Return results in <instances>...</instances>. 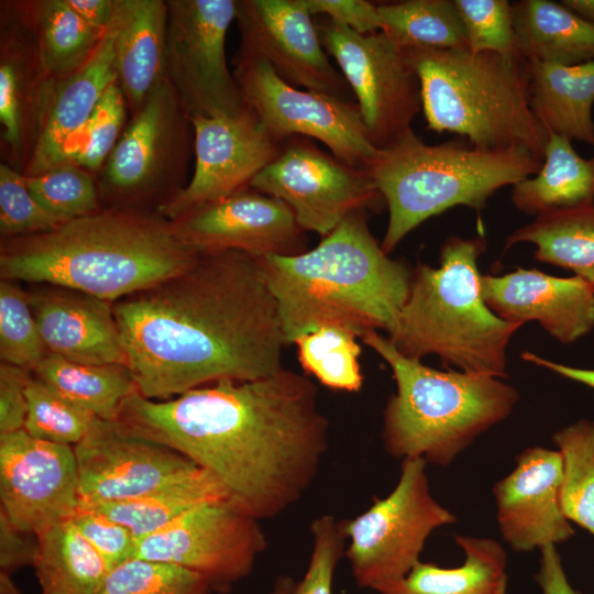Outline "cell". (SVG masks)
<instances>
[{
    "mask_svg": "<svg viewBox=\"0 0 594 594\" xmlns=\"http://www.w3.org/2000/svg\"><path fill=\"white\" fill-rule=\"evenodd\" d=\"M114 421L191 460L258 520L275 518L302 497L329 447V421L316 384L284 366L261 378L221 380L166 400L135 392Z\"/></svg>",
    "mask_w": 594,
    "mask_h": 594,
    "instance_id": "obj_1",
    "label": "cell"
},
{
    "mask_svg": "<svg viewBox=\"0 0 594 594\" xmlns=\"http://www.w3.org/2000/svg\"><path fill=\"white\" fill-rule=\"evenodd\" d=\"M136 392L166 400L221 380L283 367L287 345L256 258L200 253L183 272L112 302Z\"/></svg>",
    "mask_w": 594,
    "mask_h": 594,
    "instance_id": "obj_2",
    "label": "cell"
},
{
    "mask_svg": "<svg viewBox=\"0 0 594 594\" xmlns=\"http://www.w3.org/2000/svg\"><path fill=\"white\" fill-rule=\"evenodd\" d=\"M255 258L287 344L326 326L359 338L371 330L388 333L411 280V271L373 237L365 210L349 215L311 250Z\"/></svg>",
    "mask_w": 594,
    "mask_h": 594,
    "instance_id": "obj_3",
    "label": "cell"
},
{
    "mask_svg": "<svg viewBox=\"0 0 594 594\" xmlns=\"http://www.w3.org/2000/svg\"><path fill=\"white\" fill-rule=\"evenodd\" d=\"M200 253L172 221L103 211L12 238L1 248V279L55 285L114 302L189 267Z\"/></svg>",
    "mask_w": 594,
    "mask_h": 594,
    "instance_id": "obj_4",
    "label": "cell"
},
{
    "mask_svg": "<svg viewBox=\"0 0 594 594\" xmlns=\"http://www.w3.org/2000/svg\"><path fill=\"white\" fill-rule=\"evenodd\" d=\"M482 237H449L439 265L418 264L409 293L387 337L405 356L438 355L455 371L506 377V349L519 324L503 320L486 305L477 258Z\"/></svg>",
    "mask_w": 594,
    "mask_h": 594,
    "instance_id": "obj_5",
    "label": "cell"
},
{
    "mask_svg": "<svg viewBox=\"0 0 594 594\" xmlns=\"http://www.w3.org/2000/svg\"><path fill=\"white\" fill-rule=\"evenodd\" d=\"M360 339L388 364L396 383L382 427L384 449L393 458L449 466L479 436L506 419L519 399L502 378L439 371L407 358L376 330Z\"/></svg>",
    "mask_w": 594,
    "mask_h": 594,
    "instance_id": "obj_6",
    "label": "cell"
},
{
    "mask_svg": "<svg viewBox=\"0 0 594 594\" xmlns=\"http://www.w3.org/2000/svg\"><path fill=\"white\" fill-rule=\"evenodd\" d=\"M421 85L427 127L480 148L521 151L540 162L548 132L530 107L527 63L491 52L405 47Z\"/></svg>",
    "mask_w": 594,
    "mask_h": 594,
    "instance_id": "obj_7",
    "label": "cell"
},
{
    "mask_svg": "<svg viewBox=\"0 0 594 594\" xmlns=\"http://www.w3.org/2000/svg\"><path fill=\"white\" fill-rule=\"evenodd\" d=\"M542 162L521 151H492L469 142L425 143L413 130L367 166L388 209L382 249L389 254L427 219L455 206L481 210L499 189L538 173Z\"/></svg>",
    "mask_w": 594,
    "mask_h": 594,
    "instance_id": "obj_8",
    "label": "cell"
},
{
    "mask_svg": "<svg viewBox=\"0 0 594 594\" xmlns=\"http://www.w3.org/2000/svg\"><path fill=\"white\" fill-rule=\"evenodd\" d=\"M421 458L402 460L393 491L353 519L345 520L349 560L355 583L374 590L406 576L420 561L427 539L457 517L430 492Z\"/></svg>",
    "mask_w": 594,
    "mask_h": 594,
    "instance_id": "obj_9",
    "label": "cell"
},
{
    "mask_svg": "<svg viewBox=\"0 0 594 594\" xmlns=\"http://www.w3.org/2000/svg\"><path fill=\"white\" fill-rule=\"evenodd\" d=\"M315 23L322 47L355 96L372 144L385 148L411 131L422 98L405 47L382 31L360 34L326 16Z\"/></svg>",
    "mask_w": 594,
    "mask_h": 594,
    "instance_id": "obj_10",
    "label": "cell"
},
{
    "mask_svg": "<svg viewBox=\"0 0 594 594\" xmlns=\"http://www.w3.org/2000/svg\"><path fill=\"white\" fill-rule=\"evenodd\" d=\"M234 77L246 106L279 142L294 135L316 139L339 160L365 169L376 157L380 148L370 141L356 102L300 90L264 59L243 53Z\"/></svg>",
    "mask_w": 594,
    "mask_h": 594,
    "instance_id": "obj_11",
    "label": "cell"
},
{
    "mask_svg": "<svg viewBox=\"0 0 594 594\" xmlns=\"http://www.w3.org/2000/svg\"><path fill=\"white\" fill-rule=\"evenodd\" d=\"M250 187L282 200L306 232L329 234L354 211H376L384 198L365 168L322 151L311 139L294 135Z\"/></svg>",
    "mask_w": 594,
    "mask_h": 594,
    "instance_id": "obj_12",
    "label": "cell"
},
{
    "mask_svg": "<svg viewBox=\"0 0 594 594\" xmlns=\"http://www.w3.org/2000/svg\"><path fill=\"white\" fill-rule=\"evenodd\" d=\"M266 547L260 520L222 498L201 504L138 540L133 558L193 571L208 581L212 592L224 594L252 572Z\"/></svg>",
    "mask_w": 594,
    "mask_h": 594,
    "instance_id": "obj_13",
    "label": "cell"
},
{
    "mask_svg": "<svg viewBox=\"0 0 594 594\" xmlns=\"http://www.w3.org/2000/svg\"><path fill=\"white\" fill-rule=\"evenodd\" d=\"M166 66L187 119L237 116L248 106L226 58L238 1L167 2Z\"/></svg>",
    "mask_w": 594,
    "mask_h": 594,
    "instance_id": "obj_14",
    "label": "cell"
},
{
    "mask_svg": "<svg viewBox=\"0 0 594 594\" xmlns=\"http://www.w3.org/2000/svg\"><path fill=\"white\" fill-rule=\"evenodd\" d=\"M194 129L195 169L189 184L163 204L158 211L173 221L244 188L280 152L254 111L237 116L188 119Z\"/></svg>",
    "mask_w": 594,
    "mask_h": 594,
    "instance_id": "obj_15",
    "label": "cell"
},
{
    "mask_svg": "<svg viewBox=\"0 0 594 594\" xmlns=\"http://www.w3.org/2000/svg\"><path fill=\"white\" fill-rule=\"evenodd\" d=\"M73 448L79 506L134 498L188 477L200 469L182 453L132 436L116 421L99 418Z\"/></svg>",
    "mask_w": 594,
    "mask_h": 594,
    "instance_id": "obj_16",
    "label": "cell"
},
{
    "mask_svg": "<svg viewBox=\"0 0 594 594\" xmlns=\"http://www.w3.org/2000/svg\"><path fill=\"white\" fill-rule=\"evenodd\" d=\"M0 501L10 521L35 536L72 518L79 506L74 448L24 429L0 435Z\"/></svg>",
    "mask_w": 594,
    "mask_h": 594,
    "instance_id": "obj_17",
    "label": "cell"
},
{
    "mask_svg": "<svg viewBox=\"0 0 594 594\" xmlns=\"http://www.w3.org/2000/svg\"><path fill=\"white\" fill-rule=\"evenodd\" d=\"M240 53L267 62L294 87L353 101V92L322 47L302 0L238 1Z\"/></svg>",
    "mask_w": 594,
    "mask_h": 594,
    "instance_id": "obj_18",
    "label": "cell"
},
{
    "mask_svg": "<svg viewBox=\"0 0 594 594\" xmlns=\"http://www.w3.org/2000/svg\"><path fill=\"white\" fill-rule=\"evenodd\" d=\"M177 235L199 253L235 250L254 257L297 255L307 232L282 200L251 187L204 205L172 221Z\"/></svg>",
    "mask_w": 594,
    "mask_h": 594,
    "instance_id": "obj_19",
    "label": "cell"
},
{
    "mask_svg": "<svg viewBox=\"0 0 594 594\" xmlns=\"http://www.w3.org/2000/svg\"><path fill=\"white\" fill-rule=\"evenodd\" d=\"M561 477L559 451L530 447L517 455L512 472L494 485L498 530L514 551L540 550L574 536L560 505Z\"/></svg>",
    "mask_w": 594,
    "mask_h": 594,
    "instance_id": "obj_20",
    "label": "cell"
},
{
    "mask_svg": "<svg viewBox=\"0 0 594 594\" xmlns=\"http://www.w3.org/2000/svg\"><path fill=\"white\" fill-rule=\"evenodd\" d=\"M481 287L486 305L499 318L519 326L537 321L559 342L572 343L594 328V288L579 276L517 268L482 275Z\"/></svg>",
    "mask_w": 594,
    "mask_h": 594,
    "instance_id": "obj_21",
    "label": "cell"
},
{
    "mask_svg": "<svg viewBox=\"0 0 594 594\" xmlns=\"http://www.w3.org/2000/svg\"><path fill=\"white\" fill-rule=\"evenodd\" d=\"M48 352L84 364H127L112 302L55 285L29 293Z\"/></svg>",
    "mask_w": 594,
    "mask_h": 594,
    "instance_id": "obj_22",
    "label": "cell"
},
{
    "mask_svg": "<svg viewBox=\"0 0 594 594\" xmlns=\"http://www.w3.org/2000/svg\"><path fill=\"white\" fill-rule=\"evenodd\" d=\"M118 14L90 57L64 79L42 124L29 163L28 176L64 164L68 154L105 91L117 82L116 40Z\"/></svg>",
    "mask_w": 594,
    "mask_h": 594,
    "instance_id": "obj_23",
    "label": "cell"
},
{
    "mask_svg": "<svg viewBox=\"0 0 594 594\" xmlns=\"http://www.w3.org/2000/svg\"><path fill=\"white\" fill-rule=\"evenodd\" d=\"M116 11L117 81L130 105L141 109L166 66L168 8L161 0H116Z\"/></svg>",
    "mask_w": 594,
    "mask_h": 594,
    "instance_id": "obj_24",
    "label": "cell"
},
{
    "mask_svg": "<svg viewBox=\"0 0 594 594\" xmlns=\"http://www.w3.org/2000/svg\"><path fill=\"white\" fill-rule=\"evenodd\" d=\"M464 560L455 568L419 561L404 578L374 587L380 594H508L507 554L491 538L455 535Z\"/></svg>",
    "mask_w": 594,
    "mask_h": 594,
    "instance_id": "obj_25",
    "label": "cell"
},
{
    "mask_svg": "<svg viewBox=\"0 0 594 594\" xmlns=\"http://www.w3.org/2000/svg\"><path fill=\"white\" fill-rule=\"evenodd\" d=\"M527 66L530 107L547 132L594 146V61Z\"/></svg>",
    "mask_w": 594,
    "mask_h": 594,
    "instance_id": "obj_26",
    "label": "cell"
},
{
    "mask_svg": "<svg viewBox=\"0 0 594 594\" xmlns=\"http://www.w3.org/2000/svg\"><path fill=\"white\" fill-rule=\"evenodd\" d=\"M512 13L517 50L526 63L594 61V24L562 2L521 0L512 4Z\"/></svg>",
    "mask_w": 594,
    "mask_h": 594,
    "instance_id": "obj_27",
    "label": "cell"
},
{
    "mask_svg": "<svg viewBox=\"0 0 594 594\" xmlns=\"http://www.w3.org/2000/svg\"><path fill=\"white\" fill-rule=\"evenodd\" d=\"M510 198L536 218L594 206V157L580 156L571 140L549 132L540 169L515 184Z\"/></svg>",
    "mask_w": 594,
    "mask_h": 594,
    "instance_id": "obj_28",
    "label": "cell"
},
{
    "mask_svg": "<svg viewBox=\"0 0 594 594\" xmlns=\"http://www.w3.org/2000/svg\"><path fill=\"white\" fill-rule=\"evenodd\" d=\"M34 564L42 594H97L111 571L73 520L40 534Z\"/></svg>",
    "mask_w": 594,
    "mask_h": 594,
    "instance_id": "obj_29",
    "label": "cell"
},
{
    "mask_svg": "<svg viewBox=\"0 0 594 594\" xmlns=\"http://www.w3.org/2000/svg\"><path fill=\"white\" fill-rule=\"evenodd\" d=\"M33 374L95 417L114 421L124 400L136 392L124 364H84L48 354Z\"/></svg>",
    "mask_w": 594,
    "mask_h": 594,
    "instance_id": "obj_30",
    "label": "cell"
},
{
    "mask_svg": "<svg viewBox=\"0 0 594 594\" xmlns=\"http://www.w3.org/2000/svg\"><path fill=\"white\" fill-rule=\"evenodd\" d=\"M172 101L175 100L170 88L162 80L148 95L109 156L106 174L112 186L131 190L153 176L166 136Z\"/></svg>",
    "mask_w": 594,
    "mask_h": 594,
    "instance_id": "obj_31",
    "label": "cell"
},
{
    "mask_svg": "<svg viewBox=\"0 0 594 594\" xmlns=\"http://www.w3.org/2000/svg\"><path fill=\"white\" fill-rule=\"evenodd\" d=\"M518 243L535 245V257L572 271L594 288V206L558 211L508 235L505 250Z\"/></svg>",
    "mask_w": 594,
    "mask_h": 594,
    "instance_id": "obj_32",
    "label": "cell"
},
{
    "mask_svg": "<svg viewBox=\"0 0 594 594\" xmlns=\"http://www.w3.org/2000/svg\"><path fill=\"white\" fill-rule=\"evenodd\" d=\"M222 498H228L224 490L199 469L188 477L134 498L78 507L96 510L123 525L138 541L188 510Z\"/></svg>",
    "mask_w": 594,
    "mask_h": 594,
    "instance_id": "obj_33",
    "label": "cell"
},
{
    "mask_svg": "<svg viewBox=\"0 0 594 594\" xmlns=\"http://www.w3.org/2000/svg\"><path fill=\"white\" fill-rule=\"evenodd\" d=\"M377 8L381 31L403 47L469 50L454 0H406Z\"/></svg>",
    "mask_w": 594,
    "mask_h": 594,
    "instance_id": "obj_34",
    "label": "cell"
},
{
    "mask_svg": "<svg viewBox=\"0 0 594 594\" xmlns=\"http://www.w3.org/2000/svg\"><path fill=\"white\" fill-rule=\"evenodd\" d=\"M561 457L564 516L594 536V421L579 420L552 436Z\"/></svg>",
    "mask_w": 594,
    "mask_h": 594,
    "instance_id": "obj_35",
    "label": "cell"
},
{
    "mask_svg": "<svg viewBox=\"0 0 594 594\" xmlns=\"http://www.w3.org/2000/svg\"><path fill=\"white\" fill-rule=\"evenodd\" d=\"M358 338L344 328L326 326L298 337L293 344L306 374L330 389L356 393L363 386Z\"/></svg>",
    "mask_w": 594,
    "mask_h": 594,
    "instance_id": "obj_36",
    "label": "cell"
},
{
    "mask_svg": "<svg viewBox=\"0 0 594 594\" xmlns=\"http://www.w3.org/2000/svg\"><path fill=\"white\" fill-rule=\"evenodd\" d=\"M40 22L41 63L64 79L85 64L105 34L90 28L66 0L47 1Z\"/></svg>",
    "mask_w": 594,
    "mask_h": 594,
    "instance_id": "obj_37",
    "label": "cell"
},
{
    "mask_svg": "<svg viewBox=\"0 0 594 594\" xmlns=\"http://www.w3.org/2000/svg\"><path fill=\"white\" fill-rule=\"evenodd\" d=\"M26 400L23 429L44 441L74 447L84 439L97 418L33 373L26 384Z\"/></svg>",
    "mask_w": 594,
    "mask_h": 594,
    "instance_id": "obj_38",
    "label": "cell"
},
{
    "mask_svg": "<svg viewBox=\"0 0 594 594\" xmlns=\"http://www.w3.org/2000/svg\"><path fill=\"white\" fill-rule=\"evenodd\" d=\"M48 354L32 312L29 293L14 280L0 282L1 362L34 371Z\"/></svg>",
    "mask_w": 594,
    "mask_h": 594,
    "instance_id": "obj_39",
    "label": "cell"
},
{
    "mask_svg": "<svg viewBox=\"0 0 594 594\" xmlns=\"http://www.w3.org/2000/svg\"><path fill=\"white\" fill-rule=\"evenodd\" d=\"M97 594H212V590L198 573L133 558L113 568Z\"/></svg>",
    "mask_w": 594,
    "mask_h": 594,
    "instance_id": "obj_40",
    "label": "cell"
},
{
    "mask_svg": "<svg viewBox=\"0 0 594 594\" xmlns=\"http://www.w3.org/2000/svg\"><path fill=\"white\" fill-rule=\"evenodd\" d=\"M36 200L52 215L69 221L95 212L97 195L87 173L64 164L45 173L24 176Z\"/></svg>",
    "mask_w": 594,
    "mask_h": 594,
    "instance_id": "obj_41",
    "label": "cell"
},
{
    "mask_svg": "<svg viewBox=\"0 0 594 594\" xmlns=\"http://www.w3.org/2000/svg\"><path fill=\"white\" fill-rule=\"evenodd\" d=\"M124 117V95L117 81L105 91L75 141L69 164L97 169L116 146Z\"/></svg>",
    "mask_w": 594,
    "mask_h": 594,
    "instance_id": "obj_42",
    "label": "cell"
},
{
    "mask_svg": "<svg viewBox=\"0 0 594 594\" xmlns=\"http://www.w3.org/2000/svg\"><path fill=\"white\" fill-rule=\"evenodd\" d=\"M454 3L471 52L520 57L516 45L512 4L508 1L454 0Z\"/></svg>",
    "mask_w": 594,
    "mask_h": 594,
    "instance_id": "obj_43",
    "label": "cell"
},
{
    "mask_svg": "<svg viewBox=\"0 0 594 594\" xmlns=\"http://www.w3.org/2000/svg\"><path fill=\"white\" fill-rule=\"evenodd\" d=\"M64 220L47 211L32 195L24 176L0 165V232L19 238L54 230Z\"/></svg>",
    "mask_w": 594,
    "mask_h": 594,
    "instance_id": "obj_44",
    "label": "cell"
},
{
    "mask_svg": "<svg viewBox=\"0 0 594 594\" xmlns=\"http://www.w3.org/2000/svg\"><path fill=\"white\" fill-rule=\"evenodd\" d=\"M345 520L330 514L312 520L309 564L301 581L295 584L293 594H332L334 571L346 549Z\"/></svg>",
    "mask_w": 594,
    "mask_h": 594,
    "instance_id": "obj_45",
    "label": "cell"
},
{
    "mask_svg": "<svg viewBox=\"0 0 594 594\" xmlns=\"http://www.w3.org/2000/svg\"><path fill=\"white\" fill-rule=\"evenodd\" d=\"M70 519L110 570L133 558L136 539L123 525L85 507H78Z\"/></svg>",
    "mask_w": 594,
    "mask_h": 594,
    "instance_id": "obj_46",
    "label": "cell"
},
{
    "mask_svg": "<svg viewBox=\"0 0 594 594\" xmlns=\"http://www.w3.org/2000/svg\"><path fill=\"white\" fill-rule=\"evenodd\" d=\"M312 16H326L360 34L382 30L377 4L365 0H302Z\"/></svg>",
    "mask_w": 594,
    "mask_h": 594,
    "instance_id": "obj_47",
    "label": "cell"
},
{
    "mask_svg": "<svg viewBox=\"0 0 594 594\" xmlns=\"http://www.w3.org/2000/svg\"><path fill=\"white\" fill-rule=\"evenodd\" d=\"M32 371L1 362L0 364V435L24 428L28 400L26 384Z\"/></svg>",
    "mask_w": 594,
    "mask_h": 594,
    "instance_id": "obj_48",
    "label": "cell"
},
{
    "mask_svg": "<svg viewBox=\"0 0 594 594\" xmlns=\"http://www.w3.org/2000/svg\"><path fill=\"white\" fill-rule=\"evenodd\" d=\"M38 540L35 535L18 529L0 510V572L12 574L35 564Z\"/></svg>",
    "mask_w": 594,
    "mask_h": 594,
    "instance_id": "obj_49",
    "label": "cell"
},
{
    "mask_svg": "<svg viewBox=\"0 0 594 594\" xmlns=\"http://www.w3.org/2000/svg\"><path fill=\"white\" fill-rule=\"evenodd\" d=\"M0 122L4 139L13 146L20 141V98L19 81L13 65H0Z\"/></svg>",
    "mask_w": 594,
    "mask_h": 594,
    "instance_id": "obj_50",
    "label": "cell"
},
{
    "mask_svg": "<svg viewBox=\"0 0 594 594\" xmlns=\"http://www.w3.org/2000/svg\"><path fill=\"white\" fill-rule=\"evenodd\" d=\"M539 551V569L535 581L540 587V594H583L571 585L556 546H546Z\"/></svg>",
    "mask_w": 594,
    "mask_h": 594,
    "instance_id": "obj_51",
    "label": "cell"
},
{
    "mask_svg": "<svg viewBox=\"0 0 594 594\" xmlns=\"http://www.w3.org/2000/svg\"><path fill=\"white\" fill-rule=\"evenodd\" d=\"M68 6L95 31L103 34L113 16L116 0H66Z\"/></svg>",
    "mask_w": 594,
    "mask_h": 594,
    "instance_id": "obj_52",
    "label": "cell"
},
{
    "mask_svg": "<svg viewBox=\"0 0 594 594\" xmlns=\"http://www.w3.org/2000/svg\"><path fill=\"white\" fill-rule=\"evenodd\" d=\"M521 359L529 363H532L535 365H538L551 372H554L559 374L560 376L582 383L588 387L594 388V370L579 369V367L564 365L561 363L550 361L548 359L537 355L536 353L528 352V351L521 354Z\"/></svg>",
    "mask_w": 594,
    "mask_h": 594,
    "instance_id": "obj_53",
    "label": "cell"
},
{
    "mask_svg": "<svg viewBox=\"0 0 594 594\" xmlns=\"http://www.w3.org/2000/svg\"><path fill=\"white\" fill-rule=\"evenodd\" d=\"M561 2L594 24V0H563Z\"/></svg>",
    "mask_w": 594,
    "mask_h": 594,
    "instance_id": "obj_54",
    "label": "cell"
},
{
    "mask_svg": "<svg viewBox=\"0 0 594 594\" xmlns=\"http://www.w3.org/2000/svg\"><path fill=\"white\" fill-rule=\"evenodd\" d=\"M295 582L292 578L284 575L276 580L271 594H293Z\"/></svg>",
    "mask_w": 594,
    "mask_h": 594,
    "instance_id": "obj_55",
    "label": "cell"
},
{
    "mask_svg": "<svg viewBox=\"0 0 594 594\" xmlns=\"http://www.w3.org/2000/svg\"><path fill=\"white\" fill-rule=\"evenodd\" d=\"M0 594H22L11 575L3 572H0Z\"/></svg>",
    "mask_w": 594,
    "mask_h": 594,
    "instance_id": "obj_56",
    "label": "cell"
}]
</instances>
